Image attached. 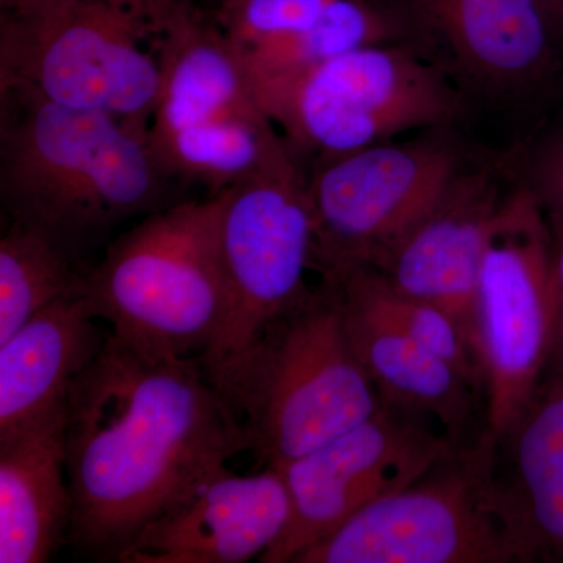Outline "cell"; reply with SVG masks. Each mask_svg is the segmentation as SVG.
Returning <instances> with one entry per match:
<instances>
[{
    "label": "cell",
    "mask_w": 563,
    "mask_h": 563,
    "mask_svg": "<svg viewBox=\"0 0 563 563\" xmlns=\"http://www.w3.org/2000/svg\"><path fill=\"white\" fill-rule=\"evenodd\" d=\"M69 544L118 562L203 473L247 450L198 357H157L107 333L66 401Z\"/></svg>",
    "instance_id": "obj_1"
},
{
    "label": "cell",
    "mask_w": 563,
    "mask_h": 563,
    "mask_svg": "<svg viewBox=\"0 0 563 563\" xmlns=\"http://www.w3.org/2000/svg\"><path fill=\"white\" fill-rule=\"evenodd\" d=\"M168 179L150 128L0 81L3 210L77 262L122 222L168 207Z\"/></svg>",
    "instance_id": "obj_2"
},
{
    "label": "cell",
    "mask_w": 563,
    "mask_h": 563,
    "mask_svg": "<svg viewBox=\"0 0 563 563\" xmlns=\"http://www.w3.org/2000/svg\"><path fill=\"white\" fill-rule=\"evenodd\" d=\"M211 383L265 466L317 450L384 406L352 347L331 279L269 322Z\"/></svg>",
    "instance_id": "obj_3"
},
{
    "label": "cell",
    "mask_w": 563,
    "mask_h": 563,
    "mask_svg": "<svg viewBox=\"0 0 563 563\" xmlns=\"http://www.w3.org/2000/svg\"><path fill=\"white\" fill-rule=\"evenodd\" d=\"M224 192L147 214L110 244L79 290L111 335L157 357H201L225 309L220 254Z\"/></svg>",
    "instance_id": "obj_4"
},
{
    "label": "cell",
    "mask_w": 563,
    "mask_h": 563,
    "mask_svg": "<svg viewBox=\"0 0 563 563\" xmlns=\"http://www.w3.org/2000/svg\"><path fill=\"white\" fill-rule=\"evenodd\" d=\"M0 81L150 128L162 91L155 10L132 0L0 3Z\"/></svg>",
    "instance_id": "obj_5"
},
{
    "label": "cell",
    "mask_w": 563,
    "mask_h": 563,
    "mask_svg": "<svg viewBox=\"0 0 563 563\" xmlns=\"http://www.w3.org/2000/svg\"><path fill=\"white\" fill-rule=\"evenodd\" d=\"M258 103L290 150L320 158L450 129L465 98L450 79L401 43L361 47L320 65L251 77Z\"/></svg>",
    "instance_id": "obj_6"
},
{
    "label": "cell",
    "mask_w": 563,
    "mask_h": 563,
    "mask_svg": "<svg viewBox=\"0 0 563 563\" xmlns=\"http://www.w3.org/2000/svg\"><path fill=\"white\" fill-rule=\"evenodd\" d=\"M521 562L481 433L406 487L374 499L291 563Z\"/></svg>",
    "instance_id": "obj_7"
},
{
    "label": "cell",
    "mask_w": 563,
    "mask_h": 563,
    "mask_svg": "<svg viewBox=\"0 0 563 563\" xmlns=\"http://www.w3.org/2000/svg\"><path fill=\"white\" fill-rule=\"evenodd\" d=\"M561 333L550 222L518 184L501 211L481 266L476 347L484 432L496 439L532 398Z\"/></svg>",
    "instance_id": "obj_8"
},
{
    "label": "cell",
    "mask_w": 563,
    "mask_h": 563,
    "mask_svg": "<svg viewBox=\"0 0 563 563\" xmlns=\"http://www.w3.org/2000/svg\"><path fill=\"white\" fill-rule=\"evenodd\" d=\"M218 239L224 317L199 357L210 380L312 290L306 274L314 269L317 236L307 177L295 154L224 191Z\"/></svg>",
    "instance_id": "obj_9"
},
{
    "label": "cell",
    "mask_w": 563,
    "mask_h": 563,
    "mask_svg": "<svg viewBox=\"0 0 563 563\" xmlns=\"http://www.w3.org/2000/svg\"><path fill=\"white\" fill-rule=\"evenodd\" d=\"M468 155L446 129L320 158L307 177L321 276L374 266L435 206Z\"/></svg>",
    "instance_id": "obj_10"
},
{
    "label": "cell",
    "mask_w": 563,
    "mask_h": 563,
    "mask_svg": "<svg viewBox=\"0 0 563 563\" xmlns=\"http://www.w3.org/2000/svg\"><path fill=\"white\" fill-rule=\"evenodd\" d=\"M432 421L384 402L383 409L317 450L274 465L287 487L290 517L261 563H291L374 499L429 472L457 442Z\"/></svg>",
    "instance_id": "obj_11"
},
{
    "label": "cell",
    "mask_w": 563,
    "mask_h": 563,
    "mask_svg": "<svg viewBox=\"0 0 563 563\" xmlns=\"http://www.w3.org/2000/svg\"><path fill=\"white\" fill-rule=\"evenodd\" d=\"M401 44L442 70L463 98L532 95L559 70L555 32L539 0H374Z\"/></svg>",
    "instance_id": "obj_12"
},
{
    "label": "cell",
    "mask_w": 563,
    "mask_h": 563,
    "mask_svg": "<svg viewBox=\"0 0 563 563\" xmlns=\"http://www.w3.org/2000/svg\"><path fill=\"white\" fill-rule=\"evenodd\" d=\"M517 188L509 168L466 162L435 206L373 266L393 290L450 313L474 354L481 266Z\"/></svg>",
    "instance_id": "obj_13"
},
{
    "label": "cell",
    "mask_w": 563,
    "mask_h": 563,
    "mask_svg": "<svg viewBox=\"0 0 563 563\" xmlns=\"http://www.w3.org/2000/svg\"><path fill=\"white\" fill-rule=\"evenodd\" d=\"M290 517L280 473L214 466L177 496L120 555L121 563H244L279 542Z\"/></svg>",
    "instance_id": "obj_14"
},
{
    "label": "cell",
    "mask_w": 563,
    "mask_h": 563,
    "mask_svg": "<svg viewBox=\"0 0 563 563\" xmlns=\"http://www.w3.org/2000/svg\"><path fill=\"white\" fill-rule=\"evenodd\" d=\"M550 369V366H548ZM492 442V481L521 562L563 561V354Z\"/></svg>",
    "instance_id": "obj_15"
},
{
    "label": "cell",
    "mask_w": 563,
    "mask_h": 563,
    "mask_svg": "<svg viewBox=\"0 0 563 563\" xmlns=\"http://www.w3.org/2000/svg\"><path fill=\"white\" fill-rule=\"evenodd\" d=\"M162 91L150 125L161 139L232 111L262 109L239 47L218 22L168 0L158 18Z\"/></svg>",
    "instance_id": "obj_16"
},
{
    "label": "cell",
    "mask_w": 563,
    "mask_h": 563,
    "mask_svg": "<svg viewBox=\"0 0 563 563\" xmlns=\"http://www.w3.org/2000/svg\"><path fill=\"white\" fill-rule=\"evenodd\" d=\"M87 298L69 292L0 343V439L63 409L101 351Z\"/></svg>",
    "instance_id": "obj_17"
},
{
    "label": "cell",
    "mask_w": 563,
    "mask_h": 563,
    "mask_svg": "<svg viewBox=\"0 0 563 563\" xmlns=\"http://www.w3.org/2000/svg\"><path fill=\"white\" fill-rule=\"evenodd\" d=\"M66 406L0 439V562H49L69 542Z\"/></svg>",
    "instance_id": "obj_18"
},
{
    "label": "cell",
    "mask_w": 563,
    "mask_h": 563,
    "mask_svg": "<svg viewBox=\"0 0 563 563\" xmlns=\"http://www.w3.org/2000/svg\"><path fill=\"white\" fill-rule=\"evenodd\" d=\"M336 285L347 336L383 402L437 422L461 443L479 390L453 365L426 350L340 282Z\"/></svg>",
    "instance_id": "obj_19"
},
{
    "label": "cell",
    "mask_w": 563,
    "mask_h": 563,
    "mask_svg": "<svg viewBox=\"0 0 563 563\" xmlns=\"http://www.w3.org/2000/svg\"><path fill=\"white\" fill-rule=\"evenodd\" d=\"M151 144L163 172L203 185L211 196L254 179L292 154L263 109L221 114L151 139Z\"/></svg>",
    "instance_id": "obj_20"
},
{
    "label": "cell",
    "mask_w": 563,
    "mask_h": 563,
    "mask_svg": "<svg viewBox=\"0 0 563 563\" xmlns=\"http://www.w3.org/2000/svg\"><path fill=\"white\" fill-rule=\"evenodd\" d=\"M88 269L49 236L9 221L0 239V343L79 288Z\"/></svg>",
    "instance_id": "obj_21"
},
{
    "label": "cell",
    "mask_w": 563,
    "mask_h": 563,
    "mask_svg": "<svg viewBox=\"0 0 563 563\" xmlns=\"http://www.w3.org/2000/svg\"><path fill=\"white\" fill-rule=\"evenodd\" d=\"M401 43L398 27L374 0H335L309 27L240 52L251 77L312 68L347 52Z\"/></svg>",
    "instance_id": "obj_22"
},
{
    "label": "cell",
    "mask_w": 563,
    "mask_h": 563,
    "mask_svg": "<svg viewBox=\"0 0 563 563\" xmlns=\"http://www.w3.org/2000/svg\"><path fill=\"white\" fill-rule=\"evenodd\" d=\"M335 0H222L218 25L240 52L313 24Z\"/></svg>",
    "instance_id": "obj_23"
},
{
    "label": "cell",
    "mask_w": 563,
    "mask_h": 563,
    "mask_svg": "<svg viewBox=\"0 0 563 563\" xmlns=\"http://www.w3.org/2000/svg\"><path fill=\"white\" fill-rule=\"evenodd\" d=\"M515 180L536 199L550 222L563 218V118L532 141L523 162L512 172Z\"/></svg>",
    "instance_id": "obj_24"
},
{
    "label": "cell",
    "mask_w": 563,
    "mask_h": 563,
    "mask_svg": "<svg viewBox=\"0 0 563 563\" xmlns=\"http://www.w3.org/2000/svg\"><path fill=\"white\" fill-rule=\"evenodd\" d=\"M550 222V221H548ZM551 236H553V272L555 291H558L559 307H561V328L563 324V218L550 222Z\"/></svg>",
    "instance_id": "obj_25"
},
{
    "label": "cell",
    "mask_w": 563,
    "mask_h": 563,
    "mask_svg": "<svg viewBox=\"0 0 563 563\" xmlns=\"http://www.w3.org/2000/svg\"><path fill=\"white\" fill-rule=\"evenodd\" d=\"M555 32L563 33V0H539Z\"/></svg>",
    "instance_id": "obj_26"
},
{
    "label": "cell",
    "mask_w": 563,
    "mask_h": 563,
    "mask_svg": "<svg viewBox=\"0 0 563 563\" xmlns=\"http://www.w3.org/2000/svg\"><path fill=\"white\" fill-rule=\"evenodd\" d=\"M132 2L143 3V5L151 7V9H155L162 0H132Z\"/></svg>",
    "instance_id": "obj_27"
},
{
    "label": "cell",
    "mask_w": 563,
    "mask_h": 563,
    "mask_svg": "<svg viewBox=\"0 0 563 563\" xmlns=\"http://www.w3.org/2000/svg\"><path fill=\"white\" fill-rule=\"evenodd\" d=\"M558 350L563 352V324L561 328V333H559Z\"/></svg>",
    "instance_id": "obj_28"
},
{
    "label": "cell",
    "mask_w": 563,
    "mask_h": 563,
    "mask_svg": "<svg viewBox=\"0 0 563 563\" xmlns=\"http://www.w3.org/2000/svg\"><path fill=\"white\" fill-rule=\"evenodd\" d=\"M10 2V0H0V3Z\"/></svg>",
    "instance_id": "obj_29"
}]
</instances>
